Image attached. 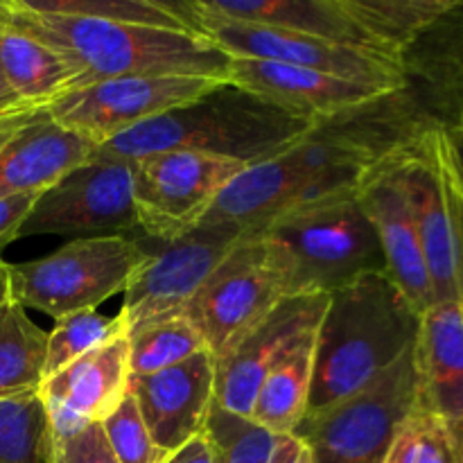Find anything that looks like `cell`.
<instances>
[{"label": "cell", "mask_w": 463, "mask_h": 463, "mask_svg": "<svg viewBox=\"0 0 463 463\" xmlns=\"http://www.w3.org/2000/svg\"><path fill=\"white\" fill-rule=\"evenodd\" d=\"M0 21L71 57L81 71V86L129 75L226 80L229 72V57L194 32L61 14L36 0H0Z\"/></svg>", "instance_id": "1"}, {"label": "cell", "mask_w": 463, "mask_h": 463, "mask_svg": "<svg viewBox=\"0 0 463 463\" xmlns=\"http://www.w3.org/2000/svg\"><path fill=\"white\" fill-rule=\"evenodd\" d=\"M420 315L387 271L360 276L330 294L317 330L307 414H321L383 375L416 344Z\"/></svg>", "instance_id": "2"}, {"label": "cell", "mask_w": 463, "mask_h": 463, "mask_svg": "<svg viewBox=\"0 0 463 463\" xmlns=\"http://www.w3.org/2000/svg\"><path fill=\"white\" fill-rule=\"evenodd\" d=\"M319 127L321 122L283 111L222 81L197 102L143 122L104 143L98 152L138 161L156 152L190 149L256 165L285 154Z\"/></svg>", "instance_id": "3"}, {"label": "cell", "mask_w": 463, "mask_h": 463, "mask_svg": "<svg viewBox=\"0 0 463 463\" xmlns=\"http://www.w3.org/2000/svg\"><path fill=\"white\" fill-rule=\"evenodd\" d=\"M419 229L437 303L463 307V172L437 120L387 149Z\"/></svg>", "instance_id": "4"}, {"label": "cell", "mask_w": 463, "mask_h": 463, "mask_svg": "<svg viewBox=\"0 0 463 463\" xmlns=\"http://www.w3.org/2000/svg\"><path fill=\"white\" fill-rule=\"evenodd\" d=\"M357 190L294 208L260 231L288 251L292 294H333L360 276L384 271L383 247Z\"/></svg>", "instance_id": "5"}, {"label": "cell", "mask_w": 463, "mask_h": 463, "mask_svg": "<svg viewBox=\"0 0 463 463\" xmlns=\"http://www.w3.org/2000/svg\"><path fill=\"white\" fill-rule=\"evenodd\" d=\"M292 283L288 251L267 233H247L208 276L184 317L220 360L294 297Z\"/></svg>", "instance_id": "6"}, {"label": "cell", "mask_w": 463, "mask_h": 463, "mask_svg": "<svg viewBox=\"0 0 463 463\" xmlns=\"http://www.w3.org/2000/svg\"><path fill=\"white\" fill-rule=\"evenodd\" d=\"M145 258L147 247L125 235L77 238L39 260L9 265V294L25 310L59 321L125 292Z\"/></svg>", "instance_id": "7"}, {"label": "cell", "mask_w": 463, "mask_h": 463, "mask_svg": "<svg viewBox=\"0 0 463 463\" xmlns=\"http://www.w3.org/2000/svg\"><path fill=\"white\" fill-rule=\"evenodd\" d=\"M414 346L398 357L362 392L321 414H310L297 428L310 446L315 463H380L393 432L416 405Z\"/></svg>", "instance_id": "8"}, {"label": "cell", "mask_w": 463, "mask_h": 463, "mask_svg": "<svg viewBox=\"0 0 463 463\" xmlns=\"http://www.w3.org/2000/svg\"><path fill=\"white\" fill-rule=\"evenodd\" d=\"M181 5L193 21L197 34L203 36L213 48L220 50L229 59L247 57L315 68V71L344 77V80L380 86L392 93L405 90L410 84L405 61H398L387 54L339 43V41L324 39V36L307 34V32L199 16V14L190 12L185 0Z\"/></svg>", "instance_id": "9"}, {"label": "cell", "mask_w": 463, "mask_h": 463, "mask_svg": "<svg viewBox=\"0 0 463 463\" xmlns=\"http://www.w3.org/2000/svg\"><path fill=\"white\" fill-rule=\"evenodd\" d=\"M247 231L231 224H199L190 233L147 249L143 265L125 288L118 319L125 337L161 321L184 317L215 267L233 251Z\"/></svg>", "instance_id": "10"}, {"label": "cell", "mask_w": 463, "mask_h": 463, "mask_svg": "<svg viewBox=\"0 0 463 463\" xmlns=\"http://www.w3.org/2000/svg\"><path fill=\"white\" fill-rule=\"evenodd\" d=\"M134 163L136 229L170 242L197 229L244 163L190 149H170Z\"/></svg>", "instance_id": "11"}, {"label": "cell", "mask_w": 463, "mask_h": 463, "mask_svg": "<svg viewBox=\"0 0 463 463\" xmlns=\"http://www.w3.org/2000/svg\"><path fill=\"white\" fill-rule=\"evenodd\" d=\"M136 229L134 163L95 154L39 194L18 238L75 235L99 238Z\"/></svg>", "instance_id": "12"}, {"label": "cell", "mask_w": 463, "mask_h": 463, "mask_svg": "<svg viewBox=\"0 0 463 463\" xmlns=\"http://www.w3.org/2000/svg\"><path fill=\"white\" fill-rule=\"evenodd\" d=\"M222 81L197 75L116 77L63 95L48 107V116L102 147L143 122L197 102Z\"/></svg>", "instance_id": "13"}, {"label": "cell", "mask_w": 463, "mask_h": 463, "mask_svg": "<svg viewBox=\"0 0 463 463\" xmlns=\"http://www.w3.org/2000/svg\"><path fill=\"white\" fill-rule=\"evenodd\" d=\"M330 294H294L285 298L229 355L215 360V407L247 419L262 380L289 348L319 328Z\"/></svg>", "instance_id": "14"}, {"label": "cell", "mask_w": 463, "mask_h": 463, "mask_svg": "<svg viewBox=\"0 0 463 463\" xmlns=\"http://www.w3.org/2000/svg\"><path fill=\"white\" fill-rule=\"evenodd\" d=\"M353 190L357 188L307 170L288 149L271 161L244 167L222 190L202 224H231L247 233H260L294 208Z\"/></svg>", "instance_id": "15"}, {"label": "cell", "mask_w": 463, "mask_h": 463, "mask_svg": "<svg viewBox=\"0 0 463 463\" xmlns=\"http://www.w3.org/2000/svg\"><path fill=\"white\" fill-rule=\"evenodd\" d=\"M226 81L256 95L262 102L310 118L321 125L342 113L369 109L384 98L396 95L380 86L344 80L315 68L247 57L229 59Z\"/></svg>", "instance_id": "16"}, {"label": "cell", "mask_w": 463, "mask_h": 463, "mask_svg": "<svg viewBox=\"0 0 463 463\" xmlns=\"http://www.w3.org/2000/svg\"><path fill=\"white\" fill-rule=\"evenodd\" d=\"M129 339L86 353L61 371L45 378L39 398L48 414L54 441L102 423L129 392Z\"/></svg>", "instance_id": "17"}, {"label": "cell", "mask_w": 463, "mask_h": 463, "mask_svg": "<svg viewBox=\"0 0 463 463\" xmlns=\"http://www.w3.org/2000/svg\"><path fill=\"white\" fill-rule=\"evenodd\" d=\"M129 393L152 441L170 455L206 432L215 407V357L203 351L172 369L129 378Z\"/></svg>", "instance_id": "18"}, {"label": "cell", "mask_w": 463, "mask_h": 463, "mask_svg": "<svg viewBox=\"0 0 463 463\" xmlns=\"http://www.w3.org/2000/svg\"><path fill=\"white\" fill-rule=\"evenodd\" d=\"M387 149L360 184L357 197L378 233L384 271L414 306V310L423 315L437 303V298L425 265L419 229Z\"/></svg>", "instance_id": "19"}, {"label": "cell", "mask_w": 463, "mask_h": 463, "mask_svg": "<svg viewBox=\"0 0 463 463\" xmlns=\"http://www.w3.org/2000/svg\"><path fill=\"white\" fill-rule=\"evenodd\" d=\"M416 402L439 419L463 463V307L434 303L420 315L414 344Z\"/></svg>", "instance_id": "20"}, {"label": "cell", "mask_w": 463, "mask_h": 463, "mask_svg": "<svg viewBox=\"0 0 463 463\" xmlns=\"http://www.w3.org/2000/svg\"><path fill=\"white\" fill-rule=\"evenodd\" d=\"M98 149L93 140L43 111L0 149V199L45 193L89 163Z\"/></svg>", "instance_id": "21"}, {"label": "cell", "mask_w": 463, "mask_h": 463, "mask_svg": "<svg viewBox=\"0 0 463 463\" xmlns=\"http://www.w3.org/2000/svg\"><path fill=\"white\" fill-rule=\"evenodd\" d=\"M185 5L199 16L307 32V34L380 52L348 16L342 0H240V3L238 0H185Z\"/></svg>", "instance_id": "22"}, {"label": "cell", "mask_w": 463, "mask_h": 463, "mask_svg": "<svg viewBox=\"0 0 463 463\" xmlns=\"http://www.w3.org/2000/svg\"><path fill=\"white\" fill-rule=\"evenodd\" d=\"M0 68L30 109H48L81 86V71L61 50L0 21Z\"/></svg>", "instance_id": "23"}, {"label": "cell", "mask_w": 463, "mask_h": 463, "mask_svg": "<svg viewBox=\"0 0 463 463\" xmlns=\"http://www.w3.org/2000/svg\"><path fill=\"white\" fill-rule=\"evenodd\" d=\"M407 80L416 75L430 90L437 116L443 120L463 111V3L439 18L405 57Z\"/></svg>", "instance_id": "24"}, {"label": "cell", "mask_w": 463, "mask_h": 463, "mask_svg": "<svg viewBox=\"0 0 463 463\" xmlns=\"http://www.w3.org/2000/svg\"><path fill=\"white\" fill-rule=\"evenodd\" d=\"M317 330L303 335L258 389L249 420L271 437L294 434L306 419L315 380Z\"/></svg>", "instance_id": "25"}, {"label": "cell", "mask_w": 463, "mask_h": 463, "mask_svg": "<svg viewBox=\"0 0 463 463\" xmlns=\"http://www.w3.org/2000/svg\"><path fill=\"white\" fill-rule=\"evenodd\" d=\"M375 50L405 61L416 41L446 16L455 0H342Z\"/></svg>", "instance_id": "26"}, {"label": "cell", "mask_w": 463, "mask_h": 463, "mask_svg": "<svg viewBox=\"0 0 463 463\" xmlns=\"http://www.w3.org/2000/svg\"><path fill=\"white\" fill-rule=\"evenodd\" d=\"M48 333L25 307L9 301L0 307V401L39 392L43 383Z\"/></svg>", "instance_id": "27"}, {"label": "cell", "mask_w": 463, "mask_h": 463, "mask_svg": "<svg viewBox=\"0 0 463 463\" xmlns=\"http://www.w3.org/2000/svg\"><path fill=\"white\" fill-rule=\"evenodd\" d=\"M54 437L39 392L0 401V463H52Z\"/></svg>", "instance_id": "28"}, {"label": "cell", "mask_w": 463, "mask_h": 463, "mask_svg": "<svg viewBox=\"0 0 463 463\" xmlns=\"http://www.w3.org/2000/svg\"><path fill=\"white\" fill-rule=\"evenodd\" d=\"M203 351L208 348L202 335L185 317L147 326L129 337L131 378L172 369Z\"/></svg>", "instance_id": "29"}, {"label": "cell", "mask_w": 463, "mask_h": 463, "mask_svg": "<svg viewBox=\"0 0 463 463\" xmlns=\"http://www.w3.org/2000/svg\"><path fill=\"white\" fill-rule=\"evenodd\" d=\"M120 337H125V328L118 315L107 317L98 310H84L54 321V328L48 333L43 380L84 357L86 353Z\"/></svg>", "instance_id": "30"}, {"label": "cell", "mask_w": 463, "mask_h": 463, "mask_svg": "<svg viewBox=\"0 0 463 463\" xmlns=\"http://www.w3.org/2000/svg\"><path fill=\"white\" fill-rule=\"evenodd\" d=\"M380 463H457V457L437 416L416 402L393 432Z\"/></svg>", "instance_id": "31"}, {"label": "cell", "mask_w": 463, "mask_h": 463, "mask_svg": "<svg viewBox=\"0 0 463 463\" xmlns=\"http://www.w3.org/2000/svg\"><path fill=\"white\" fill-rule=\"evenodd\" d=\"M99 428L118 463H163L167 457V452H163L149 437L147 425L129 392L120 405L99 423Z\"/></svg>", "instance_id": "32"}, {"label": "cell", "mask_w": 463, "mask_h": 463, "mask_svg": "<svg viewBox=\"0 0 463 463\" xmlns=\"http://www.w3.org/2000/svg\"><path fill=\"white\" fill-rule=\"evenodd\" d=\"M206 430L220 446V463H267L274 437L251 420L213 407Z\"/></svg>", "instance_id": "33"}, {"label": "cell", "mask_w": 463, "mask_h": 463, "mask_svg": "<svg viewBox=\"0 0 463 463\" xmlns=\"http://www.w3.org/2000/svg\"><path fill=\"white\" fill-rule=\"evenodd\" d=\"M52 463H118L107 446L99 423L86 425L80 432L54 441Z\"/></svg>", "instance_id": "34"}, {"label": "cell", "mask_w": 463, "mask_h": 463, "mask_svg": "<svg viewBox=\"0 0 463 463\" xmlns=\"http://www.w3.org/2000/svg\"><path fill=\"white\" fill-rule=\"evenodd\" d=\"M36 199L39 194H18V197L0 199V251L9 242L18 240V231L30 215Z\"/></svg>", "instance_id": "35"}, {"label": "cell", "mask_w": 463, "mask_h": 463, "mask_svg": "<svg viewBox=\"0 0 463 463\" xmlns=\"http://www.w3.org/2000/svg\"><path fill=\"white\" fill-rule=\"evenodd\" d=\"M163 463H220V446L211 432H202L163 459Z\"/></svg>", "instance_id": "36"}, {"label": "cell", "mask_w": 463, "mask_h": 463, "mask_svg": "<svg viewBox=\"0 0 463 463\" xmlns=\"http://www.w3.org/2000/svg\"><path fill=\"white\" fill-rule=\"evenodd\" d=\"M267 463H315V459H312L310 446L298 434H283V437H274Z\"/></svg>", "instance_id": "37"}, {"label": "cell", "mask_w": 463, "mask_h": 463, "mask_svg": "<svg viewBox=\"0 0 463 463\" xmlns=\"http://www.w3.org/2000/svg\"><path fill=\"white\" fill-rule=\"evenodd\" d=\"M437 122L443 127V134H446L448 145H450L452 154H455L457 165H459L463 172V111L452 113L450 118H443V120Z\"/></svg>", "instance_id": "38"}, {"label": "cell", "mask_w": 463, "mask_h": 463, "mask_svg": "<svg viewBox=\"0 0 463 463\" xmlns=\"http://www.w3.org/2000/svg\"><path fill=\"white\" fill-rule=\"evenodd\" d=\"M48 111V109H45ZM43 111H25V113H12V116L0 118V149L18 134L25 125H30L36 116H41Z\"/></svg>", "instance_id": "39"}, {"label": "cell", "mask_w": 463, "mask_h": 463, "mask_svg": "<svg viewBox=\"0 0 463 463\" xmlns=\"http://www.w3.org/2000/svg\"><path fill=\"white\" fill-rule=\"evenodd\" d=\"M25 111H45V109L25 107V104L14 95V90L9 89L7 80H5L3 75V68H0V118L12 116V113H25Z\"/></svg>", "instance_id": "40"}, {"label": "cell", "mask_w": 463, "mask_h": 463, "mask_svg": "<svg viewBox=\"0 0 463 463\" xmlns=\"http://www.w3.org/2000/svg\"><path fill=\"white\" fill-rule=\"evenodd\" d=\"M9 301H12V294H9V262L0 258V307L7 306Z\"/></svg>", "instance_id": "41"}]
</instances>
